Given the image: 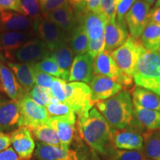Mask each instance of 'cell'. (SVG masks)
Listing matches in <instances>:
<instances>
[{
    "label": "cell",
    "instance_id": "42",
    "mask_svg": "<svg viewBox=\"0 0 160 160\" xmlns=\"http://www.w3.org/2000/svg\"><path fill=\"white\" fill-rule=\"evenodd\" d=\"M41 12L46 15L53 10L69 4L68 0H39Z\"/></svg>",
    "mask_w": 160,
    "mask_h": 160
},
{
    "label": "cell",
    "instance_id": "23",
    "mask_svg": "<svg viewBox=\"0 0 160 160\" xmlns=\"http://www.w3.org/2000/svg\"><path fill=\"white\" fill-rule=\"evenodd\" d=\"M115 148L126 151H142L144 139L141 133L132 130H119L113 135Z\"/></svg>",
    "mask_w": 160,
    "mask_h": 160
},
{
    "label": "cell",
    "instance_id": "13",
    "mask_svg": "<svg viewBox=\"0 0 160 160\" xmlns=\"http://www.w3.org/2000/svg\"><path fill=\"white\" fill-rule=\"evenodd\" d=\"M74 14L77 22L83 25L90 39H97L104 36L108 19L102 14L92 13L86 9L76 11Z\"/></svg>",
    "mask_w": 160,
    "mask_h": 160
},
{
    "label": "cell",
    "instance_id": "38",
    "mask_svg": "<svg viewBox=\"0 0 160 160\" xmlns=\"http://www.w3.org/2000/svg\"><path fill=\"white\" fill-rule=\"evenodd\" d=\"M118 0H102L99 13L102 14L108 21L117 19V6Z\"/></svg>",
    "mask_w": 160,
    "mask_h": 160
},
{
    "label": "cell",
    "instance_id": "30",
    "mask_svg": "<svg viewBox=\"0 0 160 160\" xmlns=\"http://www.w3.org/2000/svg\"><path fill=\"white\" fill-rule=\"evenodd\" d=\"M142 152L148 160H160V137L158 132L143 133Z\"/></svg>",
    "mask_w": 160,
    "mask_h": 160
},
{
    "label": "cell",
    "instance_id": "41",
    "mask_svg": "<svg viewBox=\"0 0 160 160\" xmlns=\"http://www.w3.org/2000/svg\"><path fill=\"white\" fill-rule=\"evenodd\" d=\"M66 83L67 82H66L65 80L55 77L54 81H53L51 88L53 95L59 100L60 102L64 104H65V86Z\"/></svg>",
    "mask_w": 160,
    "mask_h": 160
},
{
    "label": "cell",
    "instance_id": "3",
    "mask_svg": "<svg viewBox=\"0 0 160 160\" xmlns=\"http://www.w3.org/2000/svg\"><path fill=\"white\" fill-rule=\"evenodd\" d=\"M133 78L137 86L160 97V52L146 50L138 60Z\"/></svg>",
    "mask_w": 160,
    "mask_h": 160
},
{
    "label": "cell",
    "instance_id": "33",
    "mask_svg": "<svg viewBox=\"0 0 160 160\" xmlns=\"http://www.w3.org/2000/svg\"><path fill=\"white\" fill-rule=\"evenodd\" d=\"M29 97L31 98L38 105L46 107L51 102V100L54 96L52 93L51 88L42 87L35 85L28 93Z\"/></svg>",
    "mask_w": 160,
    "mask_h": 160
},
{
    "label": "cell",
    "instance_id": "31",
    "mask_svg": "<svg viewBox=\"0 0 160 160\" xmlns=\"http://www.w3.org/2000/svg\"><path fill=\"white\" fill-rule=\"evenodd\" d=\"M30 130L33 137L40 142L50 145L60 146V142L57 132L48 124L39 125Z\"/></svg>",
    "mask_w": 160,
    "mask_h": 160
},
{
    "label": "cell",
    "instance_id": "32",
    "mask_svg": "<svg viewBox=\"0 0 160 160\" xmlns=\"http://www.w3.org/2000/svg\"><path fill=\"white\" fill-rule=\"evenodd\" d=\"M73 142L74 150L77 153V160H106L100 157L96 152L90 148L79 135L75 137Z\"/></svg>",
    "mask_w": 160,
    "mask_h": 160
},
{
    "label": "cell",
    "instance_id": "4",
    "mask_svg": "<svg viewBox=\"0 0 160 160\" xmlns=\"http://www.w3.org/2000/svg\"><path fill=\"white\" fill-rule=\"evenodd\" d=\"M65 92V105L77 114L78 118L87 117L94 105L89 86L83 82H71L66 83Z\"/></svg>",
    "mask_w": 160,
    "mask_h": 160
},
{
    "label": "cell",
    "instance_id": "14",
    "mask_svg": "<svg viewBox=\"0 0 160 160\" xmlns=\"http://www.w3.org/2000/svg\"><path fill=\"white\" fill-rule=\"evenodd\" d=\"M92 100L94 104L111 98L123 90L122 86L113 79L104 76H93L90 82Z\"/></svg>",
    "mask_w": 160,
    "mask_h": 160
},
{
    "label": "cell",
    "instance_id": "52",
    "mask_svg": "<svg viewBox=\"0 0 160 160\" xmlns=\"http://www.w3.org/2000/svg\"><path fill=\"white\" fill-rule=\"evenodd\" d=\"M19 160H20V159H19ZM21 160H30V159H21Z\"/></svg>",
    "mask_w": 160,
    "mask_h": 160
},
{
    "label": "cell",
    "instance_id": "45",
    "mask_svg": "<svg viewBox=\"0 0 160 160\" xmlns=\"http://www.w3.org/2000/svg\"><path fill=\"white\" fill-rule=\"evenodd\" d=\"M20 158L12 147L0 152V160H19Z\"/></svg>",
    "mask_w": 160,
    "mask_h": 160
},
{
    "label": "cell",
    "instance_id": "40",
    "mask_svg": "<svg viewBox=\"0 0 160 160\" xmlns=\"http://www.w3.org/2000/svg\"><path fill=\"white\" fill-rule=\"evenodd\" d=\"M105 46V37L102 36L97 39H90L88 45V53L93 58V59L97 57L99 53L104 51Z\"/></svg>",
    "mask_w": 160,
    "mask_h": 160
},
{
    "label": "cell",
    "instance_id": "22",
    "mask_svg": "<svg viewBox=\"0 0 160 160\" xmlns=\"http://www.w3.org/2000/svg\"><path fill=\"white\" fill-rule=\"evenodd\" d=\"M45 17L67 33H71L77 25L74 12L70 4L49 12Z\"/></svg>",
    "mask_w": 160,
    "mask_h": 160
},
{
    "label": "cell",
    "instance_id": "34",
    "mask_svg": "<svg viewBox=\"0 0 160 160\" xmlns=\"http://www.w3.org/2000/svg\"><path fill=\"white\" fill-rule=\"evenodd\" d=\"M45 108L50 117H67L71 119L77 120L76 113L64 103H49Z\"/></svg>",
    "mask_w": 160,
    "mask_h": 160
},
{
    "label": "cell",
    "instance_id": "12",
    "mask_svg": "<svg viewBox=\"0 0 160 160\" xmlns=\"http://www.w3.org/2000/svg\"><path fill=\"white\" fill-rule=\"evenodd\" d=\"M12 148L20 159H30L35 151V142L30 128L25 126L18 128L10 133Z\"/></svg>",
    "mask_w": 160,
    "mask_h": 160
},
{
    "label": "cell",
    "instance_id": "10",
    "mask_svg": "<svg viewBox=\"0 0 160 160\" xmlns=\"http://www.w3.org/2000/svg\"><path fill=\"white\" fill-rule=\"evenodd\" d=\"M149 4L142 0H137L128 12L126 13L125 19L131 37L139 38L144 30L149 23Z\"/></svg>",
    "mask_w": 160,
    "mask_h": 160
},
{
    "label": "cell",
    "instance_id": "7",
    "mask_svg": "<svg viewBox=\"0 0 160 160\" xmlns=\"http://www.w3.org/2000/svg\"><path fill=\"white\" fill-rule=\"evenodd\" d=\"M93 75L110 78L125 88H128L133 84V77L122 71L111 53L105 50L93 59Z\"/></svg>",
    "mask_w": 160,
    "mask_h": 160
},
{
    "label": "cell",
    "instance_id": "5",
    "mask_svg": "<svg viewBox=\"0 0 160 160\" xmlns=\"http://www.w3.org/2000/svg\"><path fill=\"white\" fill-rule=\"evenodd\" d=\"M145 51L139 38L128 36L125 42L111 53V57L122 71L133 77L138 60Z\"/></svg>",
    "mask_w": 160,
    "mask_h": 160
},
{
    "label": "cell",
    "instance_id": "28",
    "mask_svg": "<svg viewBox=\"0 0 160 160\" xmlns=\"http://www.w3.org/2000/svg\"><path fill=\"white\" fill-rule=\"evenodd\" d=\"M88 36L82 24L77 22V25L71 33L69 46L74 55L84 54L87 52L88 45Z\"/></svg>",
    "mask_w": 160,
    "mask_h": 160
},
{
    "label": "cell",
    "instance_id": "49",
    "mask_svg": "<svg viewBox=\"0 0 160 160\" xmlns=\"http://www.w3.org/2000/svg\"><path fill=\"white\" fill-rule=\"evenodd\" d=\"M86 1L87 0H68L69 4L71 5L74 12L86 9Z\"/></svg>",
    "mask_w": 160,
    "mask_h": 160
},
{
    "label": "cell",
    "instance_id": "17",
    "mask_svg": "<svg viewBox=\"0 0 160 160\" xmlns=\"http://www.w3.org/2000/svg\"><path fill=\"white\" fill-rule=\"evenodd\" d=\"M35 36L33 30L0 32V52H3L5 57L8 59L13 52L19 49L28 41L33 39Z\"/></svg>",
    "mask_w": 160,
    "mask_h": 160
},
{
    "label": "cell",
    "instance_id": "39",
    "mask_svg": "<svg viewBox=\"0 0 160 160\" xmlns=\"http://www.w3.org/2000/svg\"><path fill=\"white\" fill-rule=\"evenodd\" d=\"M32 66H33V77H34L36 85L51 88L55 77H53L52 76L39 70L38 68L36 67L34 64H32Z\"/></svg>",
    "mask_w": 160,
    "mask_h": 160
},
{
    "label": "cell",
    "instance_id": "15",
    "mask_svg": "<svg viewBox=\"0 0 160 160\" xmlns=\"http://www.w3.org/2000/svg\"><path fill=\"white\" fill-rule=\"evenodd\" d=\"M0 91L8 97L17 102L21 100L28 93L24 91L13 71L8 66L5 65L0 58Z\"/></svg>",
    "mask_w": 160,
    "mask_h": 160
},
{
    "label": "cell",
    "instance_id": "8",
    "mask_svg": "<svg viewBox=\"0 0 160 160\" xmlns=\"http://www.w3.org/2000/svg\"><path fill=\"white\" fill-rule=\"evenodd\" d=\"M20 109V127L25 126L30 129L47 124L50 116L45 107L38 105L28 94L18 102Z\"/></svg>",
    "mask_w": 160,
    "mask_h": 160
},
{
    "label": "cell",
    "instance_id": "54",
    "mask_svg": "<svg viewBox=\"0 0 160 160\" xmlns=\"http://www.w3.org/2000/svg\"></svg>",
    "mask_w": 160,
    "mask_h": 160
},
{
    "label": "cell",
    "instance_id": "9",
    "mask_svg": "<svg viewBox=\"0 0 160 160\" xmlns=\"http://www.w3.org/2000/svg\"><path fill=\"white\" fill-rule=\"evenodd\" d=\"M51 52L44 42L33 38L13 52L8 59L11 61L13 59L17 60L21 63L34 64L46 57H51Z\"/></svg>",
    "mask_w": 160,
    "mask_h": 160
},
{
    "label": "cell",
    "instance_id": "27",
    "mask_svg": "<svg viewBox=\"0 0 160 160\" xmlns=\"http://www.w3.org/2000/svg\"><path fill=\"white\" fill-rule=\"evenodd\" d=\"M73 53L68 44L64 45L53 51L51 53V57L54 59L56 63L59 66L62 73V79L68 81L72 63L73 61Z\"/></svg>",
    "mask_w": 160,
    "mask_h": 160
},
{
    "label": "cell",
    "instance_id": "37",
    "mask_svg": "<svg viewBox=\"0 0 160 160\" xmlns=\"http://www.w3.org/2000/svg\"><path fill=\"white\" fill-rule=\"evenodd\" d=\"M23 14L26 17L35 19L40 17V8L39 0H21Z\"/></svg>",
    "mask_w": 160,
    "mask_h": 160
},
{
    "label": "cell",
    "instance_id": "48",
    "mask_svg": "<svg viewBox=\"0 0 160 160\" xmlns=\"http://www.w3.org/2000/svg\"><path fill=\"white\" fill-rule=\"evenodd\" d=\"M148 22L151 23L160 24V7H155L150 10Z\"/></svg>",
    "mask_w": 160,
    "mask_h": 160
},
{
    "label": "cell",
    "instance_id": "18",
    "mask_svg": "<svg viewBox=\"0 0 160 160\" xmlns=\"http://www.w3.org/2000/svg\"><path fill=\"white\" fill-rule=\"evenodd\" d=\"M93 76V59L88 53L77 55L73 59L68 81L90 83Z\"/></svg>",
    "mask_w": 160,
    "mask_h": 160
},
{
    "label": "cell",
    "instance_id": "51",
    "mask_svg": "<svg viewBox=\"0 0 160 160\" xmlns=\"http://www.w3.org/2000/svg\"><path fill=\"white\" fill-rule=\"evenodd\" d=\"M155 7H160V0H157V2H156Z\"/></svg>",
    "mask_w": 160,
    "mask_h": 160
},
{
    "label": "cell",
    "instance_id": "19",
    "mask_svg": "<svg viewBox=\"0 0 160 160\" xmlns=\"http://www.w3.org/2000/svg\"><path fill=\"white\" fill-rule=\"evenodd\" d=\"M77 120L67 117H50L48 125L57 132L60 142V146L65 149H70L76 137Z\"/></svg>",
    "mask_w": 160,
    "mask_h": 160
},
{
    "label": "cell",
    "instance_id": "36",
    "mask_svg": "<svg viewBox=\"0 0 160 160\" xmlns=\"http://www.w3.org/2000/svg\"><path fill=\"white\" fill-rule=\"evenodd\" d=\"M108 160H148L142 151L116 149Z\"/></svg>",
    "mask_w": 160,
    "mask_h": 160
},
{
    "label": "cell",
    "instance_id": "6",
    "mask_svg": "<svg viewBox=\"0 0 160 160\" xmlns=\"http://www.w3.org/2000/svg\"><path fill=\"white\" fill-rule=\"evenodd\" d=\"M33 30L36 36L45 43L51 52L64 45L69 44L71 39V33L60 29L42 16L34 19Z\"/></svg>",
    "mask_w": 160,
    "mask_h": 160
},
{
    "label": "cell",
    "instance_id": "1",
    "mask_svg": "<svg viewBox=\"0 0 160 160\" xmlns=\"http://www.w3.org/2000/svg\"><path fill=\"white\" fill-rule=\"evenodd\" d=\"M77 130L86 145L104 159L108 160L117 149L113 144L117 130L96 108H92L87 117L78 118Z\"/></svg>",
    "mask_w": 160,
    "mask_h": 160
},
{
    "label": "cell",
    "instance_id": "50",
    "mask_svg": "<svg viewBox=\"0 0 160 160\" xmlns=\"http://www.w3.org/2000/svg\"><path fill=\"white\" fill-rule=\"evenodd\" d=\"M142 1L145 2L146 3L149 4L150 5H153V4L154 3V2L157 1V0H142Z\"/></svg>",
    "mask_w": 160,
    "mask_h": 160
},
{
    "label": "cell",
    "instance_id": "2",
    "mask_svg": "<svg viewBox=\"0 0 160 160\" xmlns=\"http://www.w3.org/2000/svg\"><path fill=\"white\" fill-rule=\"evenodd\" d=\"M96 106L116 130H132L141 133L145 129L136 119L131 94L126 90L109 99L97 102Z\"/></svg>",
    "mask_w": 160,
    "mask_h": 160
},
{
    "label": "cell",
    "instance_id": "16",
    "mask_svg": "<svg viewBox=\"0 0 160 160\" xmlns=\"http://www.w3.org/2000/svg\"><path fill=\"white\" fill-rule=\"evenodd\" d=\"M128 32L126 23H122L116 20H109L105 28V51L109 53L122 46L128 37Z\"/></svg>",
    "mask_w": 160,
    "mask_h": 160
},
{
    "label": "cell",
    "instance_id": "29",
    "mask_svg": "<svg viewBox=\"0 0 160 160\" xmlns=\"http://www.w3.org/2000/svg\"><path fill=\"white\" fill-rule=\"evenodd\" d=\"M140 40L147 51H159L160 49V24L151 22L148 24Z\"/></svg>",
    "mask_w": 160,
    "mask_h": 160
},
{
    "label": "cell",
    "instance_id": "20",
    "mask_svg": "<svg viewBox=\"0 0 160 160\" xmlns=\"http://www.w3.org/2000/svg\"><path fill=\"white\" fill-rule=\"evenodd\" d=\"M34 19L14 11H0V32L28 31L33 28Z\"/></svg>",
    "mask_w": 160,
    "mask_h": 160
},
{
    "label": "cell",
    "instance_id": "53",
    "mask_svg": "<svg viewBox=\"0 0 160 160\" xmlns=\"http://www.w3.org/2000/svg\"><path fill=\"white\" fill-rule=\"evenodd\" d=\"M158 133H159V136L160 137V132H158Z\"/></svg>",
    "mask_w": 160,
    "mask_h": 160
},
{
    "label": "cell",
    "instance_id": "46",
    "mask_svg": "<svg viewBox=\"0 0 160 160\" xmlns=\"http://www.w3.org/2000/svg\"><path fill=\"white\" fill-rule=\"evenodd\" d=\"M102 0H87L85 8L88 11L99 13Z\"/></svg>",
    "mask_w": 160,
    "mask_h": 160
},
{
    "label": "cell",
    "instance_id": "24",
    "mask_svg": "<svg viewBox=\"0 0 160 160\" xmlns=\"http://www.w3.org/2000/svg\"><path fill=\"white\" fill-rule=\"evenodd\" d=\"M9 68L13 71L18 82L26 93L28 94L31 90L35 85L32 64L15 62L9 61L7 63Z\"/></svg>",
    "mask_w": 160,
    "mask_h": 160
},
{
    "label": "cell",
    "instance_id": "26",
    "mask_svg": "<svg viewBox=\"0 0 160 160\" xmlns=\"http://www.w3.org/2000/svg\"><path fill=\"white\" fill-rule=\"evenodd\" d=\"M136 119L144 128L148 131L160 130V111L144 108L133 103Z\"/></svg>",
    "mask_w": 160,
    "mask_h": 160
},
{
    "label": "cell",
    "instance_id": "47",
    "mask_svg": "<svg viewBox=\"0 0 160 160\" xmlns=\"http://www.w3.org/2000/svg\"><path fill=\"white\" fill-rule=\"evenodd\" d=\"M11 144L10 135L0 131V152L9 148Z\"/></svg>",
    "mask_w": 160,
    "mask_h": 160
},
{
    "label": "cell",
    "instance_id": "25",
    "mask_svg": "<svg viewBox=\"0 0 160 160\" xmlns=\"http://www.w3.org/2000/svg\"><path fill=\"white\" fill-rule=\"evenodd\" d=\"M132 102L144 108L160 111V97L153 92L139 86L132 90Z\"/></svg>",
    "mask_w": 160,
    "mask_h": 160
},
{
    "label": "cell",
    "instance_id": "21",
    "mask_svg": "<svg viewBox=\"0 0 160 160\" xmlns=\"http://www.w3.org/2000/svg\"><path fill=\"white\" fill-rule=\"evenodd\" d=\"M34 157L37 160H77L74 149H65L61 146L50 145L38 142L36 145Z\"/></svg>",
    "mask_w": 160,
    "mask_h": 160
},
{
    "label": "cell",
    "instance_id": "11",
    "mask_svg": "<svg viewBox=\"0 0 160 160\" xmlns=\"http://www.w3.org/2000/svg\"><path fill=\"white\" fill-rule=\"evenodd\" d=\"M20 109L14 100L0 94V131L11 133L20 127Z\"/></svg>",
    "mask_w": 160,
    "mask_h": 160
},
{
    "label": "cell",
    "instance_id": "35",
    "mask_svg": "<svg viewBox=\"0 0 160 160\" xmlns=\"http://www.w3.org/2000/svg\"><path fill=\"white\" fill-rule=\"evenodd\" d=\"M34 65L39 70L48 74L53 76L57 78H61V79L62 77V73L61 70L57 65V64L56 63L54 59L51 57H46L39 62L34 63Z\"/></svg>",
    "mask_w": 160,
    "mask_h": 160
},
{
    "label": "cell",
    "instance_id": "43",
    "mask_svg": "<svg viewBox=\"0 0 160 160\" xmlns=\"http://www.w3.org/2000/svg\"><path fill=\"white\" fill-rule=\"evenodd\" d=\"M137 0H118L117 6V21L125 22V15ZM126 23V22H125Z\"/></svg>",
    "mask_w": 160,
    "mask_h": 160
},
{
    "label": "cell",
    "instance_id": "44",
    "mask_svg": "<svg viewBox=\"0 0 160 160\" xmlns=\"http://www.w3.org/2000/svg\"><path fill=\"white\" fill-rule=\"evenodd\" d=\"M14 11L23 14L21 0H0V11Z\"/></svg>",
    "mask_w": 160,
    "mask_h": 160
}]
</instances>
